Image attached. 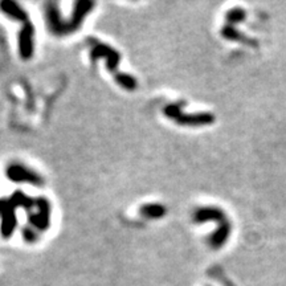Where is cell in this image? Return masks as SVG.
Returning a JSON list of instances; mask_svg holds the SVG:
<instances>
[{
	"label": "cell",
	"instance_id": "cell-1",
	"mask_svg": "<svg viewBox=\"0 0 286 286\" xmlns=\"http://www.w3.org/2000/svg\"><path fill=\"white\" fill-rule=\"evenodd\" d=\"M0 216H1V226L0 233L3 237L12 236V232L15 231L16 216L15 206L11 200H0Z\"/></svg>",
	"mask_w": 286,
	"mask_h": 286
},
{
	"label": "cell",
	"instance_id": "cell-2",
	"mask_svg": "<svg viewBox=\"0 0 286 286\" xmlns=\"http://www.w3.org/2000/svg\"><path fill=\"white\" fill-rule=\"evenodd\" d=\"M5 174L10 181H15V183H30V184H36V186L41 184L40 176L21 165H11L5 171Z\"/></svg>",
	"mask_w": 286,
	"mask_h": 286
},
{
	"label": "cell",
	"instance_id": "cell-3",
	"mask_svg": "<svg viewBox=\"0 0 286 286\" xmlns=\"http://www.w3.org/2000/svg\"><path fill=\"white\" fill-rule=\"evenodd\" d=\"M19 52L25 60L33 53V27L28 23H25L19 33Z\"/></svg>",
	"mask_w": 286,
	"mask_h": 286
},
{
	"label": "cell",
	"instance_id": "cell-4",
	"mask_svg": "<svg viewBox=\"0 0 286 286\" xmlns=\"http://www.w3.org/2000/svg\"><path fill=\"white\" fill-rule=\"evenodd\" d=\"M0 8L4 12L5 15L10 16L15 20L25 21L27 19V15L23 8H20V5L15 3V1H10V0H5V1H1L0 3Z\"/></svg>",
	"mask_w": 286,
	"mask_h": 286
},
{
	"label": "cell",
	"instance_id": "cell-5",
	"mask_svg": "<svg viewBox=\"0 0 286 286\" xmlns=\"http://www.w3.org/2000/svg\"><path fill=\"white\" fill-rule=\"evenodd\" d=\"M91 56L94 57V59H98L101 56H104V57H107L109 59V68L113 69L114 66L118 65V55H117L114 50H111L109 46H97L93 49L91 52Z\"/></svg>",
	"mask_w": 286,
	"mask_h": 286
},
{
	"label": "cell",
	"instance_id": "cell-6",
	"mask_svg": "<svg viewBox=\"0 0 286 286\" xmlns=\"http://www.w3.org/2000/svg\"><path fill=\"white\" fill-rule=\"evenodd\" d=\"M142 213L151 219H158L166 213V210H165V207L159 206V204H147L142 208Z\"/></svg>",
	"mask_w": 286,
	"mask_h": 286
},
{
	"label": "cell",
	"instance_id": "cell-7",
	"mask_svg": "<svg viewBox=\"0 0 286 286\" xmlns=\"http://www.w3.org/2000/svg\"><path fill=\"white\" fill-rule=\"evenodd\" d=\"M117 80L120 82V85L123 86L125 89H129V90H133L135 88V80L131 77V75H122L117 77Z\"/></svg>",
	"mask_w": 286,
	"mask_h": 286
}]
</instances>
